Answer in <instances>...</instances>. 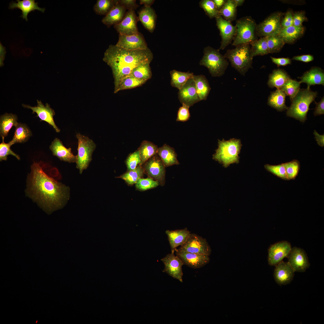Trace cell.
<instances>
[{"label": "cell", "instance_id": "cell-13", "mask_svg": "<svg viewBox=\"0 0 324 324\" xmlns=\"http://www.w3.org/2000/svg\"><path fill=\"white\" fill-rule=\"evenodd\" d=\"M160 260L164 265L163 272L182 282L183 274L182 266L184 264L181 260L174 253H171Z\"/></svg>", "mask_w": 324, "mask_h": 324}, {"label": "cell", "instance_id": "cell-16", "mask_svg": "<svg viewBox=\"0 0 324 324\" xmlns=\"http://www.w3.org/2000/svg\"><path fill=\"white\" fill-rule=\"evenodd\" d=\"M287 258V262L295 272H304L310 266L306 253L300 248H292Z\"/></svg>", "mask_w": 324, "mask_h": 324}, {"label": "cell", "instance_id": "cell-7", "mask_svg": "<svg viewBox=\"0 0 324 324\" xmlns=\"http://www.w3.org/2000/svg\"><path fill=\"white\" fill-rule=\"evenodd\" d=\"M256 24L250 16L241 18L236 21V32L232 45L237 46L250 44L257 39Z\"/></svg>", "mask_w": 324, "mask_h": 324}, {"label": "cell", "instance_id": "cell-32", "mask_svg": "<svg viewBox=\"0 0 324 324\" xmlns=\"http://www.w3.org/2000/svg\"><path fill=\"white\" fill-rule=\"evenodd\" d=\"M193 78L196 92L200 100H206L211 89L207 79L202 75H194Z\"/></svg>", "mask_w": 324, "mask_h": 324}, {"label": "cell", "instance_id": "cell-53", "mask_svg": "<svg viewBox=\"0 0 324 324\" xmlns=\"http://www.w3.org/2000/svg\"><path fill=\"white\" fill-rule=\"evenodd\" d=\"M293 23V13L291 10H288L282 19L281 26L282 28H286L292 25Z\"/></svg>", "mask_w": 324, "mask_h": 324}, {"label": "cell", "instance_id": "cell-51", "mask_svg": "<svg viewBox=\"0 0 324 324\" xmlns=\"http://www.w3.org/2000/svg\"><path fill=\"white\" fill-rule=\"evenodd\" d=\"M182 106L179 107L178 112L176 121L184 122L189 119L190 114L189 111V106L184 104H182Z\"/></svg>", "mask_w": 324, "mask_h": 324}, {"label": "cell", "instance_id": "cell-18", "mask_svg": "<svg viewBox=\"0 0 324 324\" xmlns=\"http://www.w3.org/2000/svg\"><path fill=\"white\" fill-rule=\"evenodd\" d=\"M176 255L182 261L184 265L191 268L197 269L202 267L210 261L209 256L191 253L176 249Z\"/></svg>", "mask_w": 324, "mask_h": 324}, {"label": "cell", "instance_id": "cell-8", "mask_svg": "<svg viewBox=\"0 0 324 324\" xmlns=\"http://www.w3.org/2000/svg\"><path fill=\"white\" fill-rule=\"evenodd\" d=\"M76 136L78 140L76 167L81 174L84 170L87 168L92 160V154L96 145L92 140L80 134H77Z\"/></svg>", "mask_w": 324, "mask_h": 324}, {"label": "cell", "instance_id": "cell-44", "mask_svg": "<svg viewBox=\"0 0 324 324\" xmlns=\"http://www.w3.org/2000/svg\"><path fill=\"white\" fill-rule=\"evenodd\" d=\"M266 37L269 53L279 52L285 44L283 39L278 35Z\"/></svg>", "mask_w": 324, "mask_h": 324}, {"label": "cell", "instance_id": "cell-59", "mask_svg": "<svg viewBox=\"0 0 324 324\" xmlns=\"http://www.w3.org/2000/svg\"><path fill=\"white\" fill-rule=\"evenodd\" d=\"M216 7L218 11H220L224 5L226 0H212Z\"/></svg>", "mask_w": 324, "mask_h": 324}, {"label": "cell", "instance_id": "cell-35", "mask_svg": "<svg viewBox=\"0 0 324 324\" xmlns=\"http://www.w3.org/2000/svg\"><path fill=\"white\" fill-rule=\"evenodd\" d=\"M15 127L14 136L10 141L12 145L15 143L25 142L32 135L30 130L25 124L18 123Z\"/></svg>", "mask_w": 324, "mask_h": 324}, {"label": "cell", "instance_id": "cell-4", "mask_svg": "<svg viewBox=\"0 0 324 324\" xmlns=\"http://www.w3.org/2000/svg\"><path fill=\"white\" fill-rule=\"evenodd\" d=\"M242 144L240 139H231L226 141L218 140V148L213 155L212 159L227 168L232 164L239 162L240 153Z\"/></svg>", "mask_w": 324, "mask_h": 324}, {"label": "cell", "instance_id": "cell-37", "mask_svg": "<svg viewBox=\"0 0 324 324\" xmlns=\"http://www.w3.org/2000/svg\"><path fill=\"white\" fill-rule=\"evenodd\" d=\"M250 52L252 56H263L269 53L266 37L261 38L250 43Z\"/></svg>", "mask_w": 324, "mask_h": 324}, {"label": "cell", "instance_id": "cell-42", "mask_svg": "<svg viewBox=\"0 0 324 324\" xmlns=\"http://www.w3.org/2000/svg\"><path fill=\"white\" fill-rule=\"evenodd\" d=\"M146 81L139 79L129 74L124 77L121 80L117 93L119 91L132 89L142 86Z\"/></svg>", "mask_w": 324, "mask_h": 324}, {"label": "cell", "instance_id": "cell-58", "mask_svg": "<svg viewBox=\"0 0 324 324\" xmlns=\"http://www.w3.org/2000/svg\"><path fill=\"white\" fill-rule=\"evenodd\" d=\"M314 134L315 136V138L317 142V144L320 146L324 147V135H320L318 134L316 131L314 130Z\"/></svg>", "mask_w": 324, "mask_h": 324}, {"label": "cell", "instance_id": "cell-24", "mask_svg": "<svg viewBox=\"0 0 324 324\" xmlns=\"http://www.w3.org/2000/svg\"><path fill=\"white\" fill-rule=\"evenodd\" d=\"M298 78L301 79L299 81L300 83H306L308 87L315 85H324V71L319 67H312L305 72L301 77Z\"/></svg>", "mask_w": 324, "mask_h": 324}, {"label": "cell", "instance_id": "cell-12", "mask_svg": "<svg viewBox=\"0 0 324 324\" xmlns=\"http://www.w3.org/2000/svg\"><path fill=\"white\" fill-rule=\"evenodd\" d=\"M292 248L290 243L286 241L279 242L271 245L268 250L269 265L275 266L287 257Z\"/></svg>", "mask_w": 324, "mask_h": 324}, {"label": "cell", "instance_id": "cell-6", "mask_svg": "<svg viewBox=\"0 0 324 324\" xmlns=\"http://www.w3.org/2000/svg\"><path fill=\"white\" fill-rule=\"evenodd\" d=\"M199 64L207 68L213 77L223 75L229 65L227 59L220 53V50L210 46L204 48L203 56Z\"/></svg>", "mask_w": 324, "mask_h": 324}, {"label": "cell", "instance_id": "cell-26", "mask_svg": "<svg viewBox=\"0 0 324 324\" xmlns=\"http://www.w3.org/2000/svg\"><path fill=\"white\" fill-rule=\"evenodd\" d=\"M126 9L118 2L110 11L102 19L101 21L108 28L118 24L124 18Z\"/></svg>", "mask_w": 324, "mask_h": 324}, {"label": "cell", "instance_id": "cell-46", "mask_svg": "<svg viewBox=\"0 0 324 324\" xmlns=\"http://www.w3.org/2000/svg\"><path fill=\"white\" fill-rule=\"evenodd\" d=\"M284 164L288 180L294 179L298 176L299 171V162L296 160H294Z\"/></svg>", "mask_w": 324, "mask_h": 324}, {"label": "cell", "instance_id": "cell-30", "mask_svg": "<svg viewBox=\"0 0 324 324\" xmlns=\"http://www.w3.org/2000/svg\"><path fill=\"white\" fill-rule=\"evenodd\" d=\"M303 26H296L293 25L286 28H282L278 35L285 43L292 44L296 41L304 34Z\"/></svg>", "mask_w": 324, "mask_h": 324}, {"label": "cell", "instance_id": "cell-20", "mask_svg": "<svg viewBox=\"0 0 324 324\" xmlns=\"http://www.w3.org/2000/svg\"><path fill=\"white\" fill-rule=\"evenodd\" d=\"M37 105L35 106L24 104H22V106L24 108L31 109L33 113L35 112L37 114V116L41 121L48 123L53 127L57 132H59L60 130L56 125L54 120L53 116L55 115L54 110L47 103L45 106L40 100H37Z\"/></svg>", "mask_w": 324, "mask_h": 324}, {"label": "cell", "instance_id": "cell-29", "mask_svg": "<svg viewBox=\"0 0 324 324\" xmlns=\"http://www.w3.org/2000/svg\"><path fill=\"white\" fill-rule=\"evenodd\" d=\"M291 78L284 70L278 68L273 70L269 74L267 84L269 87L276 88L280 89L284 84Z\"/></svg>", "mask_w": 324, "mask_h": 324}, {"label": "cell", "instance_id": "cell-54", "mask_svg": "<svg viewBox=\"0 0 324 324\" xmlns=\"http://www.w3.org/2000/svg\"><path fill=\"white\" fill-rule=\"evenodd\" d=\"M136 1V0H118V3L128 10H135L139 7Z\"/></svg>", "mask_w": 324, "mask_h": 324}, {"label": "cell", "instance_id": "cell-27", "mask_svg": "<svg viewBox=\"0 0 324 324\" xmlns=\"http://www.w3.org/2000/svg\"><path fill=\"white\" fill-rule=\"evenodd\" d=\"M17 3L12 2L9 5V9H13L18 8L22 11V17L26 21L28 20L27 16L28 13L35 10L44 12L45 10L44 8H40L38 6V3L35 2L34 0H16Z\"/></svg>", "mask_w": 324, "mask_h": 324}, {"label": "cell", "instance_id": "cell-39", "mask_svg": "<svg viewBox=\"0 0 324 324\" xmlns=\"http://www.w3.org/2000/svg\"><path fill=\"white\" fill-rule=\"evenodd\" d=\"M150 63L147 62L140 65L135 68L130 74L139 79L146 81L152 76Z\"/></svg>", "mask_w": 324, "mask_h": 324}, {"label": "cell", "instance_id": "cell-15", "mask_svg": "<svg viewBox=\"0 0 324 324\" xmlns=\"http://www.w3.org/2000/svg\"><path fill=\"white\" fill-rule=\"evenodd\" d=\"M216 25L220 32L221 40L220 50L224 49L233 40L236 32L235 26H233L231 22L225 20L221 16L215 18Z\"/></svg>", "mask_w": 324, "mask_h": 324}, {"label": "cell", "instance_id": "cell-1", "mask_svg": "<svg viewBox=\"0 0 324 324\" xmlns=\"http://www.w3.org/2000/svg\"><path fill=\"white\" fill-rule=\"evenodd\" d=\"M31 169L28 189L33 199L52 207L59 206L68 199V188L49 176L40 163L34 162Z\"/></svg>", "mask_w": 324, "mask_h": 324}, {"label": "cell", "instance_id": "cell-38", "mask_svg": "<svg viewBox=\"0 0 324 324\" xmlns=\"http://www.w3.org/2000/svg\"><path fill=\"white\" fill-rule=\"evenodd\" d=\"M219 11V15L224 19L231 22L236 20L237 16V7L234 0H226Z\"/></svg>", "mask_w": 324, "mask_h": 324}, {"label": "cell", "instance_id": "cell-14", "mask_svg": "<svg viewBox=\"0 0 324 324\" xmlns=\"http://www.w3.org/2000/svg\"><path fill=\"white\" fill-rule=\"evenodd\" d=\"M139 21L135 10H128L120 22L115 25L114 27L119 34L130 35L139 32L137 23Z\"/></svg>", "mask_w": 324, "mask_h": 324}, {"label": "cell", "instance_id": "cell-19", "mask_svg": "<svg viewBox=\"0 0 324 324\" xmlns=\"http://www.w3.org/2000/svg\"><path fill=\"white\" fill-rule=\"evenodd\" d=\"M178 98L180 102L190 107L200 101L196 91L193 77L189 79L179 90Z\"/></svg>", "mask_w": 324, "mask_h": 324}, {"label": "cell", "instance_id": "cell-17", "mask_svg": "<svg viewBox=\"0 0 324 324\" xmlns=\"http://www.w3.org/2000/svg\"><path fill=\"white\" fill-rule=\"evenodd\" d=\"M116 45L131 50L148 48L143 35L139 32L137 34L130 35L119 34L118 40Z\"/></svg>", "mask_w": 324, "mask_h": 324}, {"label": "cell", "instance_id": "cell-23", "mask_svg": "<svg viewBox=\"0 0 324 324\" xmlns=\"http://www.w3.org/2000/svg\"><path fill=\"white\" fill-rule=\"evenodd\" d=\"M165 233L168 237L171 253H174L178 247L182 246L185 242L190 232L186 227L173 230H166Z\"/></svg>", "mask_w": 324, "mask_h": 324}, {"label": "cell", "instance_id": "cell-45", "mask_svg": "<svg viewBox=\"0 0 324 324\" xmlns=\"http://www.w3.org/2000/svg\"><path fill=\"white\" fill-rule=\"evenodd\" d=\"M199 5L210 18H215L220 16L219 11L212 0H201L199 2Z\"/></svg>", "mask_w": 324, "mask_h": 324}, {"label": "cell", "instance_id": "cell-11", "mask_svg": "<svg viewBox=\"0 0 324 324\" xmlns=\"http://www.w3.org/2000/svg\"><path fill=\"white\" fill-rule=\"evenodd\" d=\"M196 254L209 256L211 249L206 239L195 233H190L185 242L178 248Z\"/></svg>", "mask_w": 324, "mask_h": 324}, {"label": "cell", "instance_id": "cell-2", "mask_svg": "<svg viewBox=\"0 0 324 324\" xmlns=\"http://www.w3.org/2000/svg\"><path fill=\"white\" fill-rule=\"evenodd\" d=\"M153 54L146 49L128 50L111 44L104 53L103 59L111 68L114 79V93H117L122 80L140 64L151 62Z\"/></svg>", "mask_w": 324, "mask_h": 324}, {"label": "cell", "instance_id": "cell-22", "mask_svg": "<svg viewBox=\"0 0 324 324\" xmlns=\"http://www.w3.org/2000/svg\"><path fill=\"white\" fill-rule=\"evenodd\" d=\"M50 149L53 155L56 156L61 160L69 163L76 162V156L73 154L71 148L65 147L61 141L57 138L52 142Z\"/></svg>", "mask_w": 324, "mask_h": 324}, {"label": "cell", "instance_id": "cell-28", "mask_svg": "<svg viewBox=\"0 0 324 324\" xmlns=\"http://www.w3.org/2000/svg\"><path fill=\"white\" fill-rule=\"evenodd\" d=\"M157 154L165 167L179 164L174 149L166 144L158 148Z\"/></svg>", "mask_w": 324, "mask_h": 324}, {"label": "cell", "instance_id": "cell-3", "mask_svg": "<svg viewBox=\"0 0 324 324\" xmlns=\"http://www.w3.org/2000/svg\"><path fill=\"white\" fill-rule=\"evenodd\" d=\"M318 93L311 90L310 87L300 89L296 96L291 101V104L286 112L287 116L295 118L304 122L307 120L310 104L317 97Z\"/></svg>", "mask_w": 324, "mask_h": 324}, {"label": "cell", "instance_id": "cell-57", "mask_svg": "<svg viewBox=\"0 0 324 324\" xmlns=\"http://www.w3.org/2000/svg\"><path fill=\"white\" fill-rule=\"evenodd\" d=\"M313 56L311 55H304L294 56L292 59L304 62H309L314 60Z\"/></svg>", "mask_w": 324, "mask_h": 324}, {"label": "cell", "instance_id": "cell-52", "mask_svg": "<svg viewBox=\"0 0 324 324\" xmlns=\"http://www.w3.org/2000/svg\"><path fill=\"white\" fill-rule=\"evenodd\" d=\"M307 20L304 11H298L293 13V25L297 27L302 26V23Z\"/></svg>", "mask_w": 324, "mask_h": 324}, {"label": "cell", "instance_id": "cell-41", "mask_svg": "<svg viewBox=\"0 0 324 324\" xmlns=\"http://www.w3.org/2000/svg\"><path fill=\"white\" fill-rule=\"evenodd\" d=\"M118 0H98L94 5L93 10L99 15H106L112 9Z\"/></svg>", "mask_w": 324, "mask_h": 324}, {"label": "cell", "instance_id": "cell-48", "mask_svg": "<svg viewBox=\"0 0 324 324\" xmlns=\"http://www.w3.org/2000/svg\"><path fill=\"white\" fill-rule=\"evenodd\" d=\"M160 185L157 181L148 177L146 178H140L138 179L135 184V186L137 189L140 191H145L148 189L155 188Z\"/></svg>", "mask_w": 324, "mask_h": 324}, {"label": "cell", "instance_id": "cell-5", "mask_svg": "<svg viewBox=\"0 0 324 324\" xmlns=\"http://www.w3.org/2000/svg\"><path fill=\"white\" fill-rule=\"evenodd\" d=\"M224 56L229 60L232 67L244 76L250 68H252L253 57L250 44L240 45L234 49H228Z\"/></svg>", "mask_w": 324, "mask_h": 324}, {"label": "cell", "instance_id": "cell-43", "mask_svg": "<svg viewBox=\"0 0 324 324\" xmlns=\"http://www.w3.org/2000/svg\"><path fill=\"white\" fill-rule=\"evenodd\" d=\"M300 84L299 82L291 78L284 84L280 89L284 92L286 96H289L291 101L299 91Z\"/></svg>", "mask_w": 324, "mask_h": 324}, {"label": "cell", "instance_id": "cell-10", "mask_svg": "<svg viewBox=\"0 0 324 324\" xmlns=\"http://www.w3.org/2000/svg\"><path fill=\"white\" fill-rule=\"evenodd\" d=\"M144 172L149 177L164 185L165 182V167L157 154L149 158L142 165Z\"/></svg>", "mask_w": 324, "mask_h": 324}, {"label": "cell", "instance_id": "cell-34", "mask_svg": "<svg viewBox=\"0 0 324 324\" xmlns=\"http://www.w3.org/2000/svg\"><path fill=\"white\" fill-rule=\"evenodd\" d=\"M16 115L12 113H5L0 118V134L2 137L6 136L12 127H15L18 122Z\"/></svg>", "mask_w": 324, "mask_h": 324}, {"label": "cell", "instance_id": "cell-33", "mask_svg": "<svg viewBox=\"0 0 324 324\" xmlns=\"http://www.w3.org/2000/svg\"><path fill=\"white\" fill-rule=\"evenodd\" d=\"M158 148L152 142L144 140L141 142L137 150L139 151L142 166L149 158L157 154Z\"/></svg>", "mask_w": 324, "mask_h": 324}, {"label": "cell", "instance_id": "cell-50", "mask_svg": "<svg viewBox=\"0 0 324 324\" xmlns=\"http://www.w3.org/2000/svg\"><path fill=\"white\" fill-rule=\"evenodd\" d=\"M141 163L140 153L137 150L130 154L126 160L128 171L135 169L139 165H141Z\"/></svg>", "mask_w": 324, "mask_h": 324}, {"label": "cell", "instance_id": "cell-21", "mask_svg": "<svg viewBox=\"0 0 324 324\" xmlns=\"http://www.w3.org/2000/svg\"><path fill=\"white\" fill-rule=\"evenodd\" d=\"M275 266L274 276L276 283L280 285L290 283L295 272L288 262L282 261Z\"/></svg>", "mask_w": 324, "mask_h": 324}, {"label": "cell", "instance_id": "cell-60", "mask_svg": "<svg viewBox=\"0 0 324 324\" xmlns=\"http://www.w3.org/2000/svg\"><path fill=\"white\" fill-rule=\"evenodd\" d=\"M154 1V0H140V4H144V6L150 7Z\"/></svg>", "mask_w": 324, "mask_h": 324}, {"label": "cell", "instance_id": "cell-56", "mask_svg": "<svg viewBox=\"0 0 324 324\" xmlns=\"http://www.w3.org/2000/svg\"><path fill=\"white\" fill-rule=\"evenodd\" d=\"M316 106L314 112L315 116L323 115L324 114V97L322 98L321 100L317 103L315 101Z\"/></svg>", "mask_w": 324, "mask_h": 324}, {"label": "cell", "instance_id": "cell-49", "mask_svg": "<svg viewBox=\"0 0 324 324\" xmlns=\"http://www.w3.org/2000/svg\"><path fill=\"white\" fill-rule=\"evenodd\" d=\"M4 137H2V142L0 144V160H6L8 156L11 155L15 157L18 160L20 159L19 156L13 152L11 149L10 147L12 145L10 142L5 143L4 141Z\"/></svg>", "mask_w": 324, "mask_h": 324}, {"label": "cell", "instance_id": "cell-36", "mask_svg": "<svg viewBox=\"0 0 324 324\" xmlns=\"http://www.w3.org/2000/svg\"><path fill=\"white\" fill-rule=\"evenodd\" d=\"M171 80L170 84L173 87L178 90L180 89L187 81L190 78H193V73L183 72L173 70L170 72Z\"/></svg>", "mask_w": 324, "mask_h": 324}, {"label": "cell", "instance_id": "cell-40", "mask_svg": "<svg viewBox=\"0 0 324 324\" xmlns=\"http://www.w3.org/2000/svg\"><path fill=\"white\" fill-rule=\"evenodd\" d=\"M144 173L142 166L139 165L135 169L128 171L117 177L123 179L128 184L132 185L136 183L138 179L142 176Z\"/></svg>", "mask_w": 324, "mask_h": 324}, {"label": "cell", "instance_id": "cell-9", "mask_svg": "<svg viewBox=\"0 0 324 324\" xmlns=\"http://www.w3.org/2000/svg\"><path fill=\"white\" fill-rule=\"evenodd\" d=\"M284 15L281 12L272 13L257 25V36L262 37L278 35L282 28L281 22Z\"/></svg>", "mask_w": 324, "mask_h": 324}, {"label": "cell", "instance_id": "cell-31", "mask_svg": "<svg viewBox=\"0 0 324 324\" xmlns=\"http://www.w3.org/2000/svg\"><path fill=\"white\" fill-rule=\"evenodd\" d=\"M286 96L282 90L277 89L275 91L271 92L268 97L267 104L278 111L282 112L287 110L288 107L285 104Z\"/></svg>", "mask_w": 324, "mask_h": 324}, {"label": "cell", "instance_id": "cell-25", "mask_svg": "<svg viewBox=\"0 0 324 324\" xmlns=\"http://www.w3.org/2000/svg\"><path fill=\"white\" fill-rule=\"evenodd\" d=\"M139 20L145 28L151 33H153L155 28L157 15L151 7L144 6L138 13Z\"/></svg>", "mask_w": 324, "mask_h": 324}, {"label": "cell", "instance_id": "cell-61", "mask_svg": "<svg viewBox=\"0 0 324 324\" xmlns=\"http://www.w3.org/2000/svg\"><path fill=\"white\" fill-rule=\"evenodd\" d=\"M235 4L237 7L242 6L244 4V0H234Z\"/></svg>", "mask_w": 324, "mask_h": 324}, {"label": "cell", "instance_id": "cell-47", "mask_svg": "<svg viewBox=\"0 0 324 324\" xmlns=\"http://www.w3.org/2000/svg\"><path fill=\"white\" fill-rule=\"evenodd\" d=\"M265 169L275 176L284 180H288L284 163L278 165L266 164L264 165Z\"/></svg>", "mask_w": 324, "mask_h": 324}, {"label": "cell", "instance_id": "cell-55", "mask_svg": "<svg viewBox=\"0 0 324 324\" xmlns=\"http://www.w3.org/2000/svg\"><path fill=\"white\" fill-rule=\"evenodd\" d=\"M272 62L278 67L285 66L291 63V59L288 58H276L270 57Z\"/></svg>", "mask_w": 324, "mask_h": 324}]
</instances>
